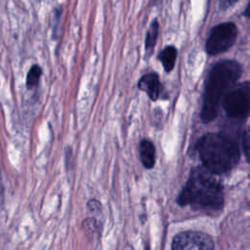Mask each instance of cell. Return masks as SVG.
I'll return each mask as SVG.
<instances>
[{
    "label": "cell",
    "mask_w": 250,
    "mask_h": 250,
    "mask_svg": "<svg viewBox=\"0 0 250 250\" xmlns=\"http://www.w3.org/2000/svg\"><path fill=\"white\" fill-rule=\"evenodd\" d=\"M215 175L205 167L193 168L178 196V203L208 214L221 211L224 206V188Z\"/></svg>",
    "instance_id": "6da1fadb"
},
{
    "label": "cell",
    "mask_w": 250,
    "mask_h": 250,
    "mask_svg": "<svg viewBox=\"0 0 250 250\" xmlns=\"http://www.w3.org/2000/svg\"><path fill=\"white\" fill-rule=\"evenodd\" d=\"M241 72V65L232 60H223L212 66L205 83L200 114L203 122L208 123L215 119L224 96L236 83Z\"/></svg>",
    "instance_id": "7a4b0ae2"
},
{
    "label": "cell",
    "mask_w": 250,
    "mask_h": 250,
    "mask_svg": "<svg viewBox=\"0 0 250 250\" xmlns=\"http://www.w3.org/2000/svg\"><path fill=\"white\" fill-rule=\"evenodd\" d=\"M198 152L204 167L214 174L229 172L240 157L237 143L223 133L204 135L198 143Z\"/></svg>",
    "instance_id": "3957f363"
},
{
    "label": "cell",
    "mask_w": 250,
    "mask_h": 250,
    "mask_svg": "<svg viewBox=\"0 0 250 250\" xmlns=\"http://www.w3.org/2000/svg\"><path fill=\"white\" fill-rule=\"evenodd\" d=\"M221 104L229 118H246L250 114V81L234 84L224 96Z\"/></svg>",
    "instance_id": "277c9868"
},
{
    "label": "cell",
    "mask_w": 250,
    "mask_h": 250,
    "mask_svg": "<svg viewBox=\"0 0 250 250\" xmlns=\"http://www.w3.org/2000/svg\"><path fill=\"white\" fill-rule=\"evenodd\" d=\"M237 27L233 22H224L214 26L206 40L205 50L210 56H217L228 51L235 42Z\"/></svg>",
    "instance_id": "5b68a950"
},
{
    "label": "cell",
    "mask_w": 250,
    "mask_h": 250,
    "mask_svg": "<svg viewBox=\"0 0 250 250\" xmlns=\"http://www.w3.org/2000/svg\"><path fill=\"white\" fill-rule=\"evenodd\" d=\"M214 247L210 235L194 230L178 233L172 242V250H214Z\"/></svg>",
    "instance_id": "8992f818"
},
{
    "label": "cell",
    "mask_w": 250,
    "mask_h": 250,
    "mask_svg": "<svg viewBox=\"0 0 250 250\" xmlns=\"http://www.w3.org/2000/svg\"><path fill=\"white\" fill-rule=\"evenodd\" d=\"M138 88L146 93L148 98L152 101H156L161 92V83L159 77L154 72H149L141 77L138 82Z\"/></svg>",
    "instance_id": "52a82bcc"
},
{
    "label": "cell",
    "mask_w": 250,
    "mask_h": 250,
    "mask_svg": "<svg viewBox=\"0 0 250 250\" xmlns=\"http://www.w3.org/2000/svg\"><path fill=\"white\" fill-rule=\"evenodd\" d=\"M141 161L145 168L151 169L155 163V147L148 140H143L139 146Z\"/></svg>",
    "instance_id": "ba28073f"
},
{
    "label": "cell",
    "mask_w": 250,
    "mask_h": 250,
    "mask_svg": "<svg viewBox=\"0 0 250 250\" xmlns=\"http://www.w3.org/2000/svg\"><path fill=\"white\" fill-rule=\"evenodd\" d=\"M159 34V23L158 21L155 19L151 21L149 28L146 31V39H145V52L146 57L149 58L154 50V46L156 44L157 38Z\"/></svg>",
    "instance_id": "9c48e42d"
},
{
    "label": "cell",
    "mask_w": 250,
    "mask_h": 250,
    "mask_svg": "<svg viewBox=\"0 0 250 250\" xmlns=\"http://www.w3.org/2000/svg\"><path fill=\"white\" fill-rule=\"evenodd\" d=\"M177 49L174 46H166L158 55V60L161 62L166 72H170L176 62Z\"/></svg>",
    "instance_id": "30bf717a"
},
{
    "label": "cell",
    "mask_w": 250,
    "mask_h": 250,
    "mask_svg": "<svg viewBox=\"0 0 250 250\" xmlns=\"http://www.w3.org/2000/svg\"><path fill=\"white\" fill-rule=\"evenodd\" d=\"M42 69L38 64H34L30 67L26 76V87L27 89H33L38 86Z\"/></svg>",
    "instance_id": "8fae6325"
},
{
    "label": "cell",
    "mask_w": 250,
    "mask_h": 250,
    "mask_svg": "<svg viewBox=\"0 0 250 250\" xmlns=\"http://www.w3.org/2000/svg\"><path fill=\"white\" fill-rule=\"evenodd\" d=\"M243 149L247 160L250 162V125L243 135Z\"/></svg>",
    "instance_id": "7c38bea8"
},
{
    "label": "cell",
    "mask_w": 250,
    "mask_h": 250,
    "mask_svg": "<svg viewBox=\"0 0 250 250\" xmlns=\"http://www.w3.org/2000/svg\"><path fill=\"white\" fill-rule=\"evenodd\" d=\"M238 0H219V6L222 10H227L232 7Z\"/></svg>",
    "instance_id": "4fadbf2b"
},
{
    "label": "cell",
    "mask_w": 250,
    "mask_h": 250,
    "mask_svg": "<svg viewBox=\"0 0 250 250\" xmlns=\"http://www.w3.org/2000/svg\"><path fill=\"white\" fill-rule=\"evenodd\" d=\"M244 16L247 17V18H250V0H249L248 4H247V6H246L245 11H244Z\"/></svg>",
    "instance_id": "5bb4252c"
},
{
    "label": "cell",
    "mask_w": 250,
    "mask_h": 250,
    "mask_svg": "<svg viewBox=\"0 0 250 250\" xmlns=\"http://www.w3.org/2000/svg\"><path fill=\"white\" fill-rule=\"evenodd\" d=\"M146 250H149V249H148V248H147V247H146Z\"/></svg>",
    "instance_id": "9a60e30c"
}]
</instances>
